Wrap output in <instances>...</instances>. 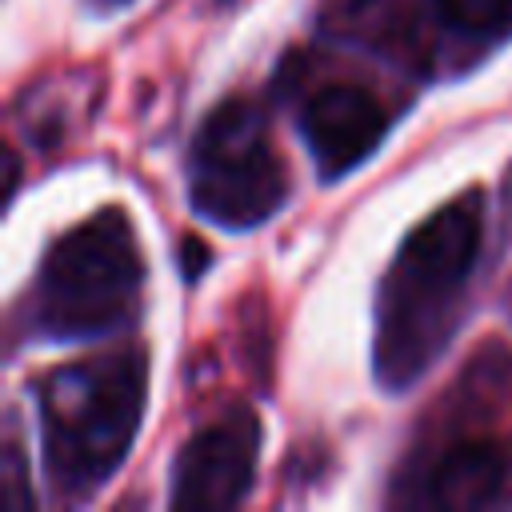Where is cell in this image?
<instances>
[{
  "mask_svg": "<svg viewBox=\"0 0 512 512\" xmlns=\"http://www.w3.org/2000/svg\"><path fill=\"white\" fill-rule=\"evenodd\" d=\"M484 192L468 188L408 232L376 300V380L404 392L416 384L460 324V304L480 260Z\"/></svg>",
  "mask_w": 512,
  "mask_h": 512,
  "instance_id": "1",
  "label": "cell"
},
{
  "mask_svg": "<svg viewBox=\"0 0 512 512\" xmlns=\"http://www.w3.org/2000/svg\"><path fill=\"white\" fill-rule=\"evenodd\" d=\"M148 400L144 348H116L44 376L40 460L52 492L88 496L104 488L132 452Z\"/></svg>",
  "mask_w": 512,
  "mask_h": 512,
  "instance_id": "2",
  "label": "cell"
},
{
  "mask_svg": "<svg viewBox=\"0 0 512 512\" xmlns=\"http://www.w3.org/2000/svg\"><path fill=\"white\" fill-rule=\"evenodd\" d=\"M144 256L132 216L104 208L68 228L32 280V332L48 340H96L132 320Z\"/></svg>",
  "mask_w": 512,
  "mask_h": 512,
  "instance_id": "3",
  "label": "cell"
},
{
  "mask_svg": "<svg viewBox=\"0 0 512 512\" xmlns=\"http://www.w3.org/2000/svg\"><path fill=\"white\" fill-rule=\"evenodd\" d=\"M188 200L204 220L232 232L256 228L284 208L288 172L252 100H220L196 128L188 152Z\"/></svg>",
  "mask_w": 512,
  "mask_h": 512,
  "instance_id": "4",
  "label": "cell"
},
{
  "mask_svg": "<svg viewBox=\"0 0 512 512\" xmlns=\"http://www.w3.org/2000/svg\"><path fill=\"white\" fill-rule=\"evenodd\" d=\"M260 424L248 408H232L224 420L200 428L172 464L176 508H232L256 480Z\"/></svg>",
  "mask_w": 512,
  "mask_h": 512,
  "instance_id": "5",
  "label": "cell"
},
{
  "mask_svg": "<svg viewBox=\"0 0 512 512\" xmlns=\"http://www.w3.org/2000/svg\"><path fill=\"white\" fill-rule=\"evenodd\" d=\"M300 136L324 180L356 172L388 136V116L368 88L324 84L300 108Z\"/></svg>",
  "mask_w": 512,
  "mask_h": 512,
  "instance_id": "6",
  "label": "cell"
},
{
  "mask_svg": "<svg viewBox=\"0 0 512 512\" xmlns=\"http://www.w3.org/2000/svg\"><path fill=\"white\" fill-rule=\"evenodd\" d=\"M504 484H508V456L496 440H456L424 468L416 504L480 508L500 500Z\"/></svg>",
  "mask_w": 512,
  "mask_h": 512,
  "instance_id": "7",
  "label": "cell"
},
{
  "mask_svg": "<svg viewBox=\"0 0 512 512\" xmlns=\"http://www.w3.org/2000/svg\"><path fill=\"white\" fill-rule=\"evenodd\" d=\"M436 12L448 28L464 36H508L512 32V0H436Z\"/></svg>",
  "mask_w": 512,
  "mask_h": 512,
  "instance_id": "8",
  "label": "cell"
},
{
  "mask_svg": "<svg viewBox=\"0 0 512 512\" xmlns=\"http://www.w3.org/2000/svg\"><path fill=\"white\" fill-rule=\"evenodd\" d=\"M100 4H124V0H100Z\"/></svg>",
  "mask_w": 512,
  "mask_h": 512,
  "instance_id": "9",
  "label": "cell"
},
{
  "mask_svg": "<svg viewBox=\"0 0 512 512\" xmlns=\"http://www.w3.org/2000/svg\"><path fill=\"white\" fill-rule=\"evenodd\" d=\"M220 4H232V0H220Z\"/></svg>",
  "mask_w": 512,
  "mask_h": 512,
  "instance_id": "10",
  "label": "cell"
}]
</instances>
